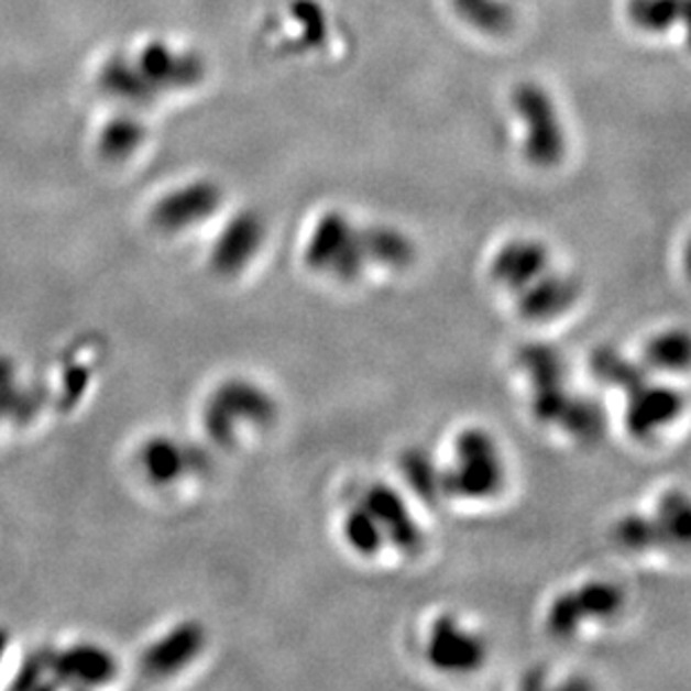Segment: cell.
I'll list each match as a JSON object with an SVG mask.
<instances>
[{"mask_svg":"<svg viewBox=\"0 0 691 691\" xmlns=\"http://www.w3.org/2000/svg\"><path fill=\"white\" fill-rule=\"evenodd\" d=\"M506 470L497 439L483 428H465L454 439V463L441 470V493L489 500L504 486Z\"/></svg>","mask_w":691,"mask_h":691,"instance_id":"1","label":"cell"},{"mask_svg":"<svg viewBox=\"0 0 691 691\" xmlns=\"http://www.w3.org/2000/svg\"><path fill=\"white\" fill-rule=\"evenodd\" d=\"M278 419V403L253 381L229 379L204 405L201 426L220 448H233L240 426L266 428Z\"/></svg>","mask_w":691,"mask_h":691,"instance_id":"2","label":"cell"},{"mask_svg":"<svg viewBox=\"0 0 691 691\" xmlns=\"http://www.w3.org/2000/svg\"><path fill=\"white\" fill-rule=\"evenodd\" d=\"M305 262L311 271L329 273L338 281H357L370 264L363 242V229H359L348 216L329 211L314 224L307 246Z\"/></svg>","mask_w":691,"mask_h":691,"instance_id":"3","label":"cell"},{"mask_svg":"<svg viewBox=\"0 0 691 691\" xmlns=\"http://www.w3.org/2000/svg\"><path fill=\"white\" fill-rule=\"evenodd\" d=\"M513 108L524 125V157L537 168L558 166L567 153V134L552 97L537 84H522L513 92Z\"/></svg>","mask_w":691,"mask_h":691,"instance_id":"4","label":"cell"},{"mask_svg":"<svg viewBox=\"0 0 691 691\" xmlns=\"http://www.w3.org/2000/svg\"><path fill=\"white\" fill-rule=\"evenodd\" d=\"M622 604H625V595L615 584L602 580L584 582L550 602L546 611V632L558 640H569L584 622L608 619L619 613Z\"/></svg>","mask_w":691,"mask_h":691,"instance_id":"5","label":"cell"},{"mask_svg":"<svg viewBox=\"0 0 691 691\" xmlns=\"http://www.w3.org/2000/svg\"><path fill=\"white\" fill-rule=\"evenodd\" d=\"M489 647L483 638L461 625L450 613L439 615L428 632L426 660L443 673H472L483 667Z\"/></svg>","mask_w":691,"mask_h":691,"instance_id":"6","label":"cell"},{"mask_svg":"<svg viewBox=\"0 0 691 691\" xmlns=\"http://www.w3.org/2000/svg\"><path fill=\"white\" fill-rule=\"evenodd\" d=\"M361 504L376 517L385 541L403 556H417L424 548V530L412 517L405 500L387 483H372L365 489Z\"/></svg>","mask_w":691,"mask_h":691,"instance_id":"7","label":"cell"},{"mask_svg":"<svg viewBox=\"0 0 691 691\" xmlns=\"http://www.w3.org/2000/svg\"><path fill=\"white\" fill-rule=\"evenodd\" d=\"M684 407V396L667 385L638 383L627 392L625 421L634 439H647L660 428L673 424Z\"/></svg>","mask_w":691,"mask_h":691,"instance_id":"8","label":"cell"},{"mask_svg":"<svg viewBox=\"0 0 691 691\" xmlns=\"http://www.w3.org/2000/svg\"><path fill=\"white\" fill-rule=\"evenodd\" d=\"M220 201H222V190L218 184L193 182L166 195L157 204L153 220L162 231L177 233L213 216L218 211Z\"/></svg>","mask_w":691,"mask_h":691,"instance_id":"9","label":"cell"},{"mask_svg":"<svg viewBox=\"0 0 691 691\" xmlns=\"http://www.w3.org/2000/svg\"><path fill=\"white\" fill-rule=\"evenodd\" d=\"M515 294L517 311L522 314V318L530 322H544L562 316L578 303L580 285L571 275L548 268Z\"/></svg>","mask_w":691,"mask_h":691,"instance_id":"10","label":"cell"},{"mask_svg":"<svg viewBox=\"0 0 691 691\" xmlns=\"http://www.w3.org/2000/svg\"><path fill=\"white\" fill-rule=\"evenodd\" d=\"M206 647V629L197 619L179 622L142 656V669L151 678H168L188 667Z\"/></svg>","mask_w":691,"mask_h":691,"instance_id":"11","label":"cell"},{"mask_svg":"<svg viewBox=\"0 0 691 691\" xmlns=\"http://www.w3.org/2000/svg\"><path fill=\"white\" fill-rule=\"evenodd\" d=\"M264 242V222L255 211L238 213L218 235L211 251V266L220 275L240 273Z\"/></svg>","mask_w":691,"mask_h":691,"instance_id":"12","label":"cell"},{"mask_svg":"<svg viewBox=\"0 0 691 691\" xmlns=\"http://www.w3.org/2000/svg\"><path fill=\"white\" fill-rule=\"evenodd\" d=\"M548 268L550 253L539 240L515 238L495 253L491 262V278L508 292H519Z\"/></svg>","mask_w":691,"mask_h":691,"instance_id":"13","label":"cell"},{"mask_svg":"<svg viewBox=\"0 0 691 691\" xmlns=\"http://www.w3.org/2000/svg\"><path fill=\"white\" fill-rule=\"evenodd\" d=\"M50 669L52 678H56L58 682L95 687L108 682L114 676L117 662L110 651L84 643L63 651H50Z\"/></svg>","mask_w":691,"mask_h":691,"instance_id":"14","label":"cell"},{"mask_svg":"<svg viewBox=\"0 0 691 691\" xmlns=\"http://www.w3.org/2000/svg\"><path fill=\"white\" fill-rule=\"evenodd\" d=\"M197 459H201L197 450L184 448L182 443L168 437L151 439L140 452L142 470L149 476V481L155 483V486H168V483H175L186 472L195 470Z\"/></svg>","mask_w":691,"mask_h":691,"instance_id":"15","label":"cell"},{"mask_svg":"<svg viewBox=\"0 0 691 691\" xmlns=\"http://www.w3.org/2000/svg\"><path fill=\"white\" fill-rule=\"evenodd\" d=\"M363 242L370 264L387 268H405L417 257V246L403 231L385 224L363 229Z\"/></svg>","mask_w":691,"mask_h":691,"instance_id":"16","label":"cell"},{"mask_svg":"<svg viewBox=\"0 0 691 691\" xmlns=\"http://www.w3.org/2000/svg\"><path fill=\"white\" fill-rule=\"evenodd\" d=\"M461 21L486 36H504L515 25V12L506 0H450Z\"/></svg>","mask_w":691,"mask_h":691,"instance_id":"17","label":"cell"},{"mask_svg":"<svg viewBox=\"0 0 691 691\" xmlns=\"http://www.w3.org/2000/svg\"><path fill=\"white\" fill-rule=\"evenodd\" d=\"M689 0H627V19L649 34H665L684 23Z\"/></svg>","mask_w":691,"mask_h":691,"instance_id":"18","label":"cell"},{"mask_svg":"<svg viewBox=\"0 0 691 691\" xmlns=\"http://www.w3.org/2000/svg\"><path fill=\"white\" fill-rule=\"evenodd\" d=\"M519 365L526 370L530 383L535 390L541 387H556V385H567V374L569 365L562 352L552 344H526L519 352Z\"/></svg>","mask_w":691,"mask_h":691,"instance_id":"19","label":"cell"},{"mask_svg":"<svg viewBox=\"0 0 691 691\" xmlns=\"http://www.w3.org/2000/svg\"><path fill=\"white\" fill-rule=\"evenodd\" d=\"M342 539L354 552L363 558H374L381 552V548L387 544L385 535L376 522V517L359 502L354 508L348 511L342 517L340 526Z\"/></svg>","mask_w":691,"mask_h":691,"instance_id":"20","label":"cell"},{"mask_svg":"<svg viewBox=\"0 0 691 691\" xmlns=\"http://www.w3.org/2000/svg\"><path fill=\"white\" fill-rule=\"evenodd\" d=\"M558 424L578 441L591 443L604 435L606 419L602 407L593 398L571 394Z\"/></svg>","mask_w":691,"mask_h":691,"instance_id":"21","label":"cell"},{"mask_svg":"<svg viewBox=\"0 0 691 691\" xmlns=\"http://www.w3.org/2000/svg\"><path fill=\"white\" fill-rule=\"evenodd\" d=\"M398 468L407 486L421 500H435L441 495V470L432 457L421 448H409L401 454Z\"/></svg>","mask_w":691,"mask_h":691,"instance_id":"22","label":"cell"},{"mask_svg":"<svg viewBox=\"0 0 691 691\" xmlns=\"http://www.w3.org/2000/svg\"><path fill=\"white\" fill-rule=\"evenodd\" d=\"M649 368L665 372H684L689 365V336L684 329H667L656 333L645 348Z\"/></svg>","mask_w":691,"mask_h":691,"instance_id":"23","label":"cell"},{"mask_svg":"<svg viewBox=\"0 0 691 691\" xmlns=\"http://www.w3.org/2000/svg\"><path fill=\"white\" fill-rule=\"evenodd\" d=\"M591 368H593V374L602 383L622 387V390H627V392L632 387H636L638 383L647 381V370L643 365L632 363L629 359H625L619 352L608 350V348H602V350H597L593 354Z\"/></svg>","mask_w":691,"mask_h":691,"instance_id":"24","label":"cell"},{"mask_svg":"<svg viewBox=\"0 0 691 691\" xmlns=\"http://www.w3.org/2000/svg\"><path fill=\"white\" fill-rule=\"evenodd\" d=\"M665 544H687L689 539V502L682 491L667 493L654 515Z\"/></svg>","mask_w":691,"mask_h":691,"instance_id":"25","label":"cell"},{"mask_svg":"<svg viewBox=\"0 0 691 691\" xmlns=\"http://www.w3.org/2000/svg\"><path fill=\"white\" fill-rule=\"evenodd\" d=\"M613 537L622 548L634 550V552L649 550V548L665 544L656 519L645 517V515H625L622 517L613 526Z\"/></svg>","mask_w":691,"mask_h":691,"instance_id":"26","label":"cell"},{"mask_svg":"<svg viewBox=\"0 0 691 691\" xmlns=\"http://www.w3.org/2000/svg\"><path fill=\"white\" fill-rule=\"evenodd\" d=\"M292 17L303 28V41L307 45H320L327 36V19L316 0H294Z\"/></svg>","mask_w":691,"mask_h":691,"instance_id":"27","label":"cell"},{"mask_svg":"<svg viewBox=\"0 0 691 691\" xmlns=\"http://www.w3.org/2000/svg\"><path fill=\"white\" fill-rule=\"evenodd\" d=\"M8 643H10L8 634L0 632V662H3V656H6V651H8Z\"/></svg>","mask_w":691,"mask_h":691,"instance_id":"28","label":"cell"}]
</instances>
